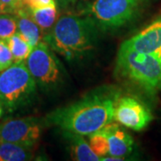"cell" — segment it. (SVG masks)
<instances>
[{
	"label": "cell",
	"mask_w": 161,
	"mask_h": 161,
	"mask_svg": "<svg viewBox=\"0 0 161 161\" xmlns=\"http://www.w3.org/2000/svg\"><path fill=\"white\" fill-rule=\"evenodd\" d=\"M115 72L119 78L150 94L161 91V59L155 56L120 47Z\"/></svg>",
	"instance_id": "obj_3"
},
{
	"label": "cell",
	"mask_w": 161,
	"mask_h": 161,
	"mask_svg": "<svg viewBox=\"0 0 161 161\" xmlns=\"http://www.w3.org/2000/svg\"><path fill=\"white\" fill-rule=\"evenodd\" d=\"M6 43L12 52L14 63H22L29 57L32 47L27 41L23 40L18 32L6 39Z\"/></svg>",
	"instance_id": "obj_15"
},
{
	"label": "cell",
	"mask_w": 161,
	"mask_h": 161,
	"mask_svg": "<svg viewBox=\"0 0 161 161\" xmlns=\"http://www.w3.org/2000/svg\"><path fill=\"white\" fill-rule=\"evenodd\" d=\"M121 94L112 88H99L47 115V122L64 132L90 135L114 121L115 102Z\"/></svg>",
	"instance_id": "obj_1"
},
{
	"label": "cell",
	"mask_w": 161,
	"mask_h": 161,
	"mask_svg": "<svg viewBox=\"0 0 161 161\" xmlns=\"http://www.w3.org/2000/svg\"><path fill=\"white\" fill-rule=\"evenodd\" d=\"M17 32V22L14 14H0V39L6 40Z\"/></svg>",
	"instance_id": "obj_17"
},
{
	"label": "cell",
	"mask_w": 161,
	"mask_h": 161,
	"mask_svg": "<svg viewBox=\"0 0 161 161\" xmlns=\"http://www.w3.org/2000/svg\"><path fill=\"white\" fill-rule=\"evenodd\" d=\"M43 121L36 117L10 119L0 124V142L33 147L43 131Z\"/></svg>",
	"instance_id": "obj_7"
},
{
	"label": "cell",
	"mask_w": 161,
	"mask_h": 161,
	"mask_svg": "<svg viewBox=\"0 0 161 161\" xmlns=\"http://www.w3.org/2000/svg\"><path fill=\"white\" fill-rule=\"evenodd\" d=\"M27 9V8H26ZM31 17L42 30L44 35L47 34L52 27L55 25L58 19V5H49V6L27 9Z\"/></svg>",
	"instance_id": "obj_13"
},
{
	"label": "cell",
	"mask_w": 161,
	"mask_h": 161,
	"mask_svg": "<svg viewBox=\"0 0 161 161\" xmlns=\"http://www.w3.org/2000/svg\"><path fill=\"white\" fill-rule=\"evenodd\" d=\"M121 47L161 59V18L156 19L137 34L125 40Z\"/></svg>",
	"instance_id": "obj_9"
},
{
	"label": "cell",
	"mask_w": 161,
	"mask_h": 161,
	"mask_svg": "<svg viewBox=\"0 0 161 161\" xmlns=\"http://www.w3.org/2000/svg\"><path fill=\"white\" fill-rule=\"evenodd\" d=\"M2 114H3V108H2V106H1V104H0V117H1Z\"/></svg>",
	"instance_id": "obj_22"
},
{
	"label": "cell",
	"mask_w": 161,
	"mask_h": 161,
	"mask_svg": "<svg viewBox=\"0 0 161 161\" xmlns=\"http://www.w3.org/2000/svg\"><path fill=\"white\" fill-rule=\"evenodd\" d=\"M147 0H94L81 12L101 30H115L132 23Z\"/></svg>",
	"instance_id": "obj_5"
},
{
	"label": "cell",
	"mask_w": 161,
	"mask_h": 161,
	"mask_svg": "<svg viewBox=\"0 0 161 161\" xmlns=\"http://www.w3.org/2000/svg\"><path fill=\"white\" fill-rule=\"evenodd\" d=\"M89 142L92 150L96 155L100 158V159L108 155L109 153V146L107 136L105 135L103 131L100 129L97 132H93L89 135Z\"/></svg>",
	"instance_id": "obj_16"
},
{
	"label": "cell",
	"mask_w": 161,
	"mask_h": 161,
	"mask_svg": "<svg viewBox=\"0 0 161 161\" xmlns=\"http://www.w3.org/2000/svg\"><path fill=\"white\" fill-rule=\"evenodd\" d=\"M105 135L107 136L109 153L108 155L125 158L132 152L134 141L129 132L113 121L101 128Z\"/></svg>",
	"instance_id": "obj_10"
},
{
	"label": "cell",
	"mask_w": 161,
	"mask_h": 161,
	"mask_svg": "<svg viewBox=\"0 0 161 161\" xmlns=\"http://www.w3.org/2000/svg\"><path fill=\"white\" fill-rule=\"evenodd\" d=\"M14 64V58L6 40L0 39V72Z\"/></svg>",
	"instance_id": "obj_18"
},
{
	"label": "cell",
	"mask_w": 161,
	"mask_h": 161,
	"mask_svg": "<svg viewBox=\"0 0 161 161\" xmlns=\"http://www.w3.org/2000/svg\"><path fill=\"white\" fill-rule=\"evenodd\" d=\"M22 3H23V6L27 9L38 8V7L57 4L56 0H22Z\"/></svg>",
	"instance_id": "obj_20"
},
{
	"label": "cell",
	"mask_w": 161,
	"mask_h": 161,
	"mask_svg": "<svg viewBox=\"0 0 161 161\" xmlns=\"http://www.w3.org/2000/svg\"><path fill=\"white\" fill-rule=\"evenodd\" d=\"M37 83L25 62L14 63L0 72V104L7 112L24 108L33 99Z\"/></svg>",
	"instance_id": "obj_4"
},
{
	"label": "cell",
	"mask_w": 161,
	"mask_h": 161,
	"mask_svg": "<svg viewBox=\"0 0 161 161\" xmlns=\"http://www.w3.org/2000/svg\"><path fill=\"white\" fill-rule=\"evenodd\" d=\"M64 135L69 141L72 157L77 161H98L100 158L98 157L92 150L90 144L86 142L82 135L74 132H64Z\"/></svg>",
	"instance_id": "obj_12"
},
{
	"label": "cell",
	"mask_w": 161,
	"mask_h": 161,
	"mask_svg": "<svg viewBox=\"0 0 161 161\" xmlns=\"http://www.w3.org/2000/svg\"><path fill=\"white\" fill-rule=\"evenodd\" d=\"M0 14H3V12H2V6H1V2H0Z\"/></svg>",
	"instance_id": "obj_23"
},
{
	"label": "cell",
	"mask_w": 161,
	"mask_h": 161,
	"mask_svg": "<svg viewBox=\"0 0 161 161\" xmlns=\"http://www.w3.org/2000/svg\"><path fill=\"white\" fill-rule=\"evenodd\" d=\"M25 64L39 86L45 90H54L61 84L64 70L54 51L45 41L32 47Z\"/></svg>",
	"instance_id": "obj_6"
},
{
	"label": "cell",
	"mask_w": 161,
	"mask_h": 161,
	"mask_svg": "<svg viewBox=\"0 0 161 161\" xmlns=\"http://www.w3.org/2000/svg\"><path fill=\"white\" fill-rule=\"evenodd\" d=\"M153 119L150 109L138 98L132 96H119L114 111V121L126 128L140 132Z\"/></svg>",
	"instance_id": "obj_8"
},
{
	"label": "cell",
	"mask_w": 161,
	"mask_h": 161,
	"mask_svg": "<svg viewBox=\"0 0 161 161\" xmlns=\"http://www.w3.org/2000/svg\"><path fill=\"white\" fill-rule=\"evenodd\" d=\"M98 27L85 15L65 14L58 17L52 29L44 35L52 50L67 60L80 59L97 46Z\"/></svg>",
	"instance_id": "obj_2"
},
{
	"label": "cell",
	"mask_w": 161,
	"mask_h": 161,
	"mask_svg": "<svg viewBox=\"0 0 161 161\" xmlns=\"http://www.w3.org/2000/svg\"><path fill=\"white\" fill-rule=\"evenodd\" d=\"M17 22V32L31 46L35 47L43 40L44 33L40 27L31 17L27 9L23 6L14 14Z\"/></svg>",
	"instance_id": "obj_11"
},
{
	"label": "cell",
	"mask_w": 161,
	"mask_h": 161,
	"mask_svg": "<svg viewBox=\"0 0 161 161\" xmlns=\"http://www.w3.org/2000/svg\"><path fill=\"white\" fill-rule=\"evenodd\" d=\"M32 148L22 144L0 142V161H25L32 158Z\"/></svg>",
	"instance_id": "obj_14"
},
{
	"label": "cell",
	"mask_w": 161,
	"mask_h": 161,
	"mask_svg": "<svg viewBox=\"0 0 161 161\" xmlns=\"http://www.w3.org/2000/svg\"><path fill=\"white\" fill-rule=\"evenodd\" d=\"M2 12L4 14H15L18 9L23 7L22 0H0Z\"/></svg>",
	"instance_id": "obj_19"
},
{
	"label": "cell",
	"mask_w": 161,
	"mask_h": 161,
	"mask_svg": "<svg viewBox=\"0 0 161 161\" xmlns=\"http://www.w3.org/2000/svg\"><path fill=\"white\" fill-rule=\"evenodd\" d=\"M56 2L60 8H67L71 5L75 4L76 0H56Z\"/></svg>",
	"instance_id": "obj_21"
}]
</instances>
